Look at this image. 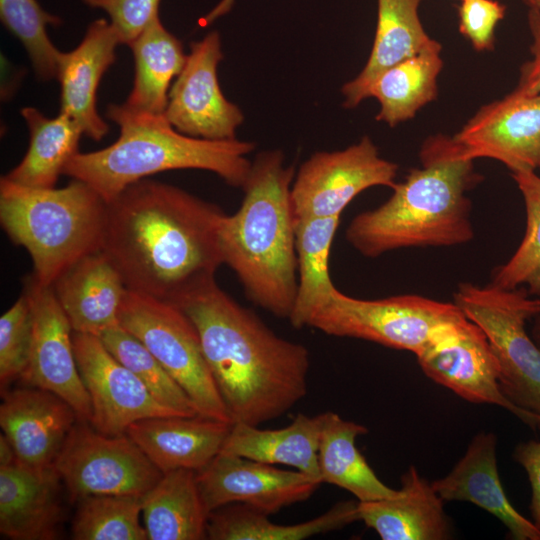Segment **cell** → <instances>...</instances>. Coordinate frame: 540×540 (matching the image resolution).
Segmentation results:
<instances>
[{"instance_id":"1","label":"cell","mask_w":540,"mask_h":540,"mask_svg":"<svg viewBox=\"0 0 540 540\" xmlns=\"http://www.w3.org/2000/svg\"><path fill=\"white\" fill-rule=\"evenodd\" d=\"M216 205L142 179L107 203L101 250L127 290L175 304L224 264Z\"/></svg>"},{"instance_id":"2","label":"cell","mask_w":540,"mask_h":540,"mask_svg":"<svg viewBox=\"0 0 540 540\" xmlns=\"http://www.w3.org/2000/svg\"><path fill=\"white\" fill-rule=\"evenodd\" d=\"M174 305L194 324L234 422L258 426L307 394L308 349L276 335L212 280Z\"/></svg>"},{"instance_id":"3","label":"cell","mask_w":540,"mask_h":540,"mask_svg":"<svg viewBox=\"0 0 540 540\" xmlns=\"http://www.w3.org/2000/svg\"><path fill=\"white\" fill-rule=\"evenodd\" d=\"M421 167L394 185L379 207L356 215L346 230L347 241L363 256L412 247H446L474 236L467 196L479 180L474 160L453 137L427 139L420 151Z\"/></svg>"},{"instance_id":"4","label":"cell","mask_w":540,"mask_h":540,"mask_svg":"<svg viewBox=\"0 0 540 540\" xmlns=\"http://www.w3.org/2000/svg\"><path fill=\"white\" fill-rule=\"evenodd\" d=\"M292 165L279 150L260 153L242 188L239 209L225 215L220 230L224 264L247 297L280 318L289 319L297 288L296 224Z\"/></svg>"},{"instance_id":"5","label":"cell","mask_w":540,"mask_h":540,"mask_svg":"<svg viewBox=\"0 0 540 540\" xmlns=\"http://www.w3.org/2000/svg\"><path fill=\"white\" fill-rule=\"evenodd\" d=\"M106 117L119 126L118 139L103 149L76 153L63 171L87 183L106 203L131 184L169 170L210 171L234 187H242L248 177L252 142L191 137L176 130L165 114L135 111L124 104H110Z\"/></svg>"},{"instance_id":"6","label":"cell","mask_w":540,"mask_h":540,"mask_svg":"<svg viewBox=\"0 0 540 540\" xmlns=\"http://www.w3.org/2000/svg\"><path fill=\"white\" fill-rule=\"evenodd\" d=\"M106 201L87 183L33 188L0 180V222L33 262L31 278L50 287L69 267L101 250Z\"/></svg>"},{"instance_id":"7","label":"cell","mask_w":540,"mask_h":540,"mask_svg":"<svg viewBox=\"0 0 540 540\" xmlns=\"http://www.w3.org/2000/svg\"><path fill=\"white\" fill-rule=\"evenodd\" d=\"M454 303L486 334L499 364L503 394L540 418V347L525 329L528 320L540 315V298L523 287L462 283Z\"/></svg>"},{"instance_id":"8","label":"cell","mask_w":540,"mask_h":540,"mask_svg":"<svg viewBox=\"0 0 540 540\" xmlns=\"http://www.w3.org/2000/svg\"><path fill=\"white\" fill-rule=\"evenodd\" d=\"M119 324L155 356L190 397L199 415L233 423L205 359L198 332L179 307L127 290Z\"/></svg>"},{"instance_id":"9","label":"cell","mask_w":540,"mask_h":540,"mask_svg":"<svg viewBox=\"0 0 540 540\" xmlns=\"http://www.w3.org/2000/svg\"><path fill=\"white\" fill-rule=\"evenodd\" d=\"M464 316L453 302L420 295L364 300L338 289L307 322L327 335L371 341L416 354L443 324Z\"/></svg>"},{"instance_id":"10","label":"cell","mask_w":540,"mask_h":540,"mask_svg":"<svg viewBox=\"0 0 540 540\" xmlns=\"http://www.w3.org/2000/svg\"><path fill=\"white\" fill-rule=\"evenodd\" d=\"M54 467L71 502L98 494L142 496L163 475L127 433L105 435L79 420Z\"/></svg>"},{"instance_id":"11","label":"cell","mask_w":540,"mask_h":540,"mask_svg":"<svg viewBox=\"0 0 540 540\" xmlns=\"http://www.w3.org/2000/svg\"><path fill=\"white\" fill-rule=\"evenodd\" d=\"M425 375L472 403L500 406L534 430L540 418L502 392L499 364L484 331L465 315L439 327L415 354Z\"/></svg>"},{"instance_id":"12","label":"cell","mask_w":540,"mask_h":540,"mask_svg":"<svg viewBox=\"0 0 540 540\" xmlns=\"http://www.w3.org/2000/svg\"><path fill=\"white\" fill-rule=\"evenodd\" d=\"M398 165L379 155L368 136L343 150L316 152L299 168L291 188L297 220L340 216L361 192L393 188Z\"/></svg>"},{"instance_id":"13","label":"cell","mask_w":540,"mask_h":540,"mask_svg":"<svg viewBox=\"0 0 540 540\" xmlns=\"http://www.w3.org/2000/svg\"><path fill=\"white\" fill-rule=\"evenodd\" d=\"M222 59L217 31L191 43L185 65L171 85L164 113L179 132L208 140L236 138L244 115L220 88L217 67Z\"/></svg>"},{"instance_id":"14","label":"cell","mask_w":540,"mask_h":540,"mask_svg":"<svg viewBox=\"0 0 540 540\" xmlns=\"http://www.w3.org/2000/svg\"><path fill=\"white\" fill-rule=\"evenodd\" d=\"M77 367L91 403L89 423L98 432L126 433L140 420L180 416L158 403L145 385L104 346L98 336L73 332Z\"/></svg>"},{"instance_id":"15","label":"cell","mask_w":540,"mask_h":540,"mask_svg":"<svg viewBox=\"0 0 540 540\" xmlns=\"http://www.w3.org/2000/svg\"><path fill=\"white\" fill-rule=\"evenodd\" d=\"M25 293L31 305L33 336L21 379L56 394L74 409L79 421L89 422L91 403L76 363L72 326L52 286H40L30 277Z\"/></svg>"},{"instance_id":"16","label":"cell","mask_w":540,"mask_h":540,"mask_svg":"<svg viewBox=\"0 0 540 540\" xmlns=\"http://www.w3.org/2000/svg\"><path fill=\"white\" fill-rule=\"evenodd\" d=\"M196 480L209 514L232 503H243L267 515L274 514L309 499L322 483L298 470H283L223 453L196 471Z\"/></svg>"},{"instance_id":"17","label":"cell","mask_w":540,"mask_h":540,"mask_svg":"<svg viewBox=\"0 0 540 540\" xmlns=\"http://www.w3.org/2000/svg\"><path fill=\"white\" fill-rule=\"evenodd\" d=\"M465 155L490 158L512 173L540 166V96L516 87L481 107L453 136Z\"/></svg>"},{"instance_id":"18","label":"cell","mask_w":540,"mask_h":540,"mask_svg":"<svg viewBox=\"0 0 540 540\" xmlns=\"http://www.w3.org/2000/svg\"><path fill=\"white\" fill-rule=\"evenodd\" d=\"M74 409L56 394L37 387L3 392L0 426L16 461L33 468L54 466L77 423Z\"/></svg>"},{"instance_id":"19","label":"cell","mask_w":540,"mask_h":540,"mask_svg":"<svg viewBox=\"0 0 540 540\" xmlns=\"http://www.w3.org/2000/svg\"><path fill=\"white\" fill-rule=\"evenodd\" d=\"M62 480L54 466H0V533L11 540H55L64 520Z\"/></svg>"},{"instance_id":"20","label":"cell","mask_w":540,"mask_h":540,"mask_svg":"<svg viewBox=\"0 0 540 540\" xmlns=\"http://www.w3.org/2000/svg\"><path fill=\"white\" fill-rule=\"evenodd\" d=\"M119 36L105 19L93 21L79 45L60 52L57 79L60 111L72 118L87 137L99 141L109 131L96 107V93L104 73L116 60Z\"/></svg>"},{"instance_id":"21","label":"cell","mask_w":540,"mask_h":540,"mask_svg":"<svg viewBox=\"0 0 540 540\" xmlns=\"http://www.w3.org/2000/svg\"><path fill=\"white\" fill-rule=\"evenodd\" d=\"M497 438L492 432L477 433L464 456L443 478L432 482L444 501H466L495 516L515 540H540V530L508 500L496 457Z\"/></svg>"},{"instance_id":"22","label":"cell","mask_w":540,"mask_h":540,"mask_svg":"<svg viewBox=\"0 0 540 540\" xmlns=\"http://www.w3.org/2000/svg\"><path fill=\"white\" fill-rule=\"evenodd\" d=\"M233 423L204 417H154L131 424L126 433L164 474L199 471L217 456Z\"/></svg>"},{"instance_id":"23","label":"cell","mask_w":540,"mask_h":540,"mask_svg":"<svg viewBox=\"0 0 540 540\" xmlns=\"http://www.w3.org/2000/svg\"><path fill=\"white\" fill-rule=\"evenodd\" d=\"M52 288L73 332L98 336L105 329L119 325V312L127 288L102 250L69 267Z\"/></svg>"},{"instance_id":"24","label":"cell","mask_w":540,"mask_h":540,"mask_svg":"<svg viewBox=\"0 0 540 540\" xmlns=\"http://www.w3.org/2000/svg\"><path fill=\"white\" fill-rule=\"evenodd\" d=\"M395 498L358 501L356 521L376 531L382 540H445L451 538V523L444 500L432 483L410 466L401 477Z\"/></svg>"},{"instance_id":"25","label":"cell","mask_w":540,"mask_h":540,"mask_svg":"<svg viewBox=\"0 0 540 540\" xmlns=\"http://www.w3.org/2000/svg\"><path fill=\"white\" fill-rule=\"evenodd\" d=\"M422 0H377V24L370 56L362 71L342 87L344 107L352 109L367 98L376 78L393 65L415 55L433 39L419 18Z\"/></svg>"},{"instance_id":"26","label":"cell","mask_w":540,"mask_h":540,"mask_svg":"<svg viewBox=\"0 0 540 540\" xmlns=\"http://www.w3.org/2000/svg\"><path fill=\"white\" fill-rule=\"evenodd\" d=\"M320 417L299 413L286 427L259 429L234 422L220 453L296 468L322 482L318 448Z\"/></svg>"},{"instance_id":"27","label":"cell","mask_w":540,"mask_h":540,"mask_svg":"<svg viewBox=\"0 0 540 540\" xmlns=\"http://www.w3.org/2000/svg\"><path fill=\"white\" fill-rule=\"evenodd\" d=\"M144 527L149 540L207 539L209 512L200 495L196 471L164 473L141 496Z\"/></svg>"},{"instance_id":"28","label":"cell","mask_w":540,"mask_h":540,"mask_svg":"<svg viewBox=\"0 0 540 540\" xmlns=\"http://www.w3.org/2000/svg\"><path fill=\"white\" fill-rule=\"evenodd\" d=\"M319 417L318 462L322 482L349 491L358 501L397 497L400 490L385 485L355 445L356 438L367 434L368 429L334 412Z\"/></svg>"},{"instance_id":"29","label":"cell","mask_w":540,"mask_h":540,"mask_svg":"<svg viewBox=\"0 0 540 540\" xmlns=\"http://www.w3.org/2000/svg\"><path fill=\"white\" fill-rule=\"evenodd\" d=\"M128 46L134 58L135 76L123 104L135 111L164 114L171 83L186 62L182 42L163 26L157 15Z\"/></svg>"},{"instance_id":"30","label":"cell","mask_w":540,"mask_h":540,"mask_svg":"<svg viewBox=\"0 0 540 540\" xmlns=\"http://www.w3.org/2000/svg\"><path fill=\"white\" fill-rule=\"evenodd\" d=\"M441 44L434 40L415 55L382 72L370 86L367 98L380 105L376 120L395 126L413 118L437 95V78L443 67Z\"/></svg>"},{"instance_id":"31","label":"cell","mask_w":540,"mask_h":540,"mask_svg":"<svg viewBox=\"0 0 540 540\" xmlns=\"http://www.w3.org/2000/svg\"><path fill=\"white\" fill-rule=\"evenodd\" d=\"M29 130V146L21 162L5 177L19 185L53 188L69 160L78 153L83 134L69 116L49 118L34 107L21 109Z\"/></svg>"},{"instance_id":"32","label":"cell","mask_w":540,"mask_h":540,"mask_svg":"<svg viewBox=\"0 0 540 540\" xmlns=\"http://www.w3.org/2000/svg\"><path fill=\"white\" fill-rule=\"evenodd\" d=\"M354 501L335 504L322 515L294 525L272 523L267 514L243 503L222 506L209 514L207 539L303 540L340 529L356 521Z\"/></svg>"},{"instance_id":"33","label":"cell","mask_w":540,"mask_h":540,"mask_svg":"<svg viewBox=\"0 0 540 540\" xmlns=\"http://www.w3.org/2000/svg\"><path fill=\"white\" fill-rule=\"evenodd\" d=\"M340 216L297 220L296 255L298 288L289 321L294 328L307 326L311 315L337 289L329 275V254Z\"/></svg>"},{"instance_id":"34","label":"cell","mask_w":540,"mask_h":540,"mask_svg":"<svg viewBox=\"0 0 540 540\" xmlns=\"http://www.w3.org/2000/svg\"><path fill=\"white\" fill-rule=\"evenodd\" d=\"M98 337L106 349L145 385L158 403L183 417L199 415L187 393L137 337L120 324L105 329Z\"/></svg>"},{"instance_id":"35","label":"cell","mask_w":540,"mask_h":540,"mask_svg":"<svg viewBox=\"0 0 540 540\" xmlns=\"http://www.w3.org/2000/svg\"><path fill=\"white\" fill-rule=\"evenodd\" d=\"M72 523L75 540H146L140 523L141 496L98 494L77 501Z\"/></svg>"},{"instance_id":"36","label":"cell","mask_w":540,"mask_h":540,"mask_svg":"<svg viewBox=\"0 0 540 540\" xmlns=\"http://www.w3.org/2000/svg\"><path fill=\"white\" fill-rule=\"evenodd\" d=\"M511 174L524 200L526 228L511 258L494 270L491 283L506 289L526 286L530 295L540 298V175Z\"/></svg>"},{"instance_id":"37","label":"cell","mask_w":540,"mask_h":540,"mask_svg":"<svg viewBox=\"0 0 540 540\" xmlns=\"http://www.w3.org/2000/svg\"><path fill=\"white\" fill-rule=\"evenodd\" d=\"M4 26L24 46L38 78L57 77L60 52L49 39L47 25L59 26L61 19L45 11L37 0H0Z\"/></svg>"},{"instance_id":"38","label":"cell","mask_w":540,"mask_h":540,"mask_svg":"<svg viewBox=\"0 0 540 540\" xmlns=\"http://www.w3.org/2000/svg\"><path fill=\"white\" fill-rule=\"evenodd\" d=\"M33 320L26 293L0 318V386L4 392L10 382L26 371L32 348Z\"/></svg>"},{"instance_id":"39","label":"cell","mask_w":540,"mask_h":540,"mask_svg":"<svg viewBox=\"0 0 540 540\" xmlns=\"http://www.w3.org/2000/svg\"><path fill=\"white\" fill-rule=\"evenodd\" d=\"M505 12V5L497 0H461L458 7L459 31L475 50H492L496 27Z\"/></svg>"},{"instance_id":"40","label":"cell","mask_w":540,"mask_h":540,"mask_svg":"<svg viewBox=\"0 0 540 540\" xmlns=\"http://www.w3.org/2000/svg\"><path fill=\"white\" fill-rule=\"evenodd\" d=\"M105 11L121 44L129 45L158 15L160 0H82Z\"/></svg>"},{"instance_id":"41","label":"cell","mask_w":540,"mask_h":540,"mask_svg":"<svg viewBox=\"0 0 540 540\" xmlns=\"http://www.w3.org/2000/svg\"><path fill=\"white\" fill-rule=\"evenodd\" d=\"M513 457L527 473L532 491L530 504L532 521L540 530V441L519 443Z\"/></svg>"},{"instance_id":"42","label":"cell","mask_w":540,"mask_h":540,"mask_svg":"<svg viewBox=\"0 0 540 540\" xmlns=\"http://www.w3.org/2000/svg\"><path fill=\"white\" fill-rule=\"evenodd\" d=\"M527 21L532 36V58L521 67L517 87L529 94L540 96V11L530 9Z\"/></svg>"},{"instance_id":"43","label":"cell","mask_w":540,"mask_h":540,"mask_svg":"<svg viewBox=\"0 0 540 540\" xmlns=\"http://www.w3.org/2000/svg\"><path fill=\"white\" fill-rule=\"evenodd\" d=\"M235 0H221L210 12L200 19L201 26L212 24L219 17L224 16L232 9Z\"/></svg>"},{"instance_id":"44","label":"cell","mask_w":540,"mask_h":540,"mask_svg":"<svg viewBox=\"0 0 540 540\" xmlns=\"http://www.w3.org/2000/svg\"><path fill=\"white\" fill-rule=\"evenodd\" d=\"M16 454L8 438L1 433L0 435V466H7L15 462Z\"/></svg>"},{"instance_id":"45","label":"cell","mask_w":540,"mask_h":540,"mask_svg":"<svg viewBox=\"0 0 540 540\" xmlns=\"http://www.w3.org/2000/svg\"><path fill=\"white\" fill-rule=\"evenodd\" d=\"M532 334H533V339L540 346V315L535 317Z\"/></svg>"},{"instance_id":"46","label":"cell","mask_w":540,"mask_h":540,"mask_svg":"<svg viewBox=\"0 0 540 540\" xmlns=\"http://www.w3.org/2000/svg\"><path fill=\"white\" fill-rule=\"evenodd\" d=\"M530 9H536L540 11V0H522Z\"/></svg>"},{"instance_id":"47","label":"cell","mask_w":540,"mask_h":540,"mask_svg":"<svg viewBox=\"0 0 540 540\" xmlns=\"http://www.w3.org/2000/svg\"><path fill=\"white\" fill-rule=\"evenodd\" d=\"M539 170H540V166H539Z\"/></svg>"}]
</instances>
